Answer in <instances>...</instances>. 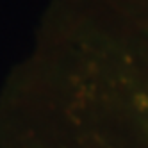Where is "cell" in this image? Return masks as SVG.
<instances>
[{
    "label": "cell",
    "instance_id": "obj_1",
    "mask_svg": "<svg viewBox=\"0 0 148 148\" xmlns=\"http://www.w3.org/2000/svg\"><path fill=\"white\" fill-rule=\"evenodd\" d=\"M0 125L14 148H148V0H54Z\"/></svg>",
    "mask_w": 148,
    "mask_h": 148
}]
</instances>
